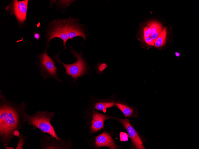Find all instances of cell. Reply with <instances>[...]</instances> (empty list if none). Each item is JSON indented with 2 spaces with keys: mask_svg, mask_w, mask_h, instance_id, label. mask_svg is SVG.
Instances as JSON below:
<instances>
[{
  "mask_svg": "<svg viewBox=\"0 0 199 149\" xmlns=\"http://www.w3.org/2000/svg\"><path fill=\"white\" fill-rule=\"evenodd\" d=\"M0 109V140L6 146L14 136V132L18 131L25 122L24 115L26 108L24 103L16 106L9 103L4 96Z\"/></svg>",
  "mask_w": 199,
  "mask_h": 149,
  "instance_id": "1",
  "label": "cell"
},
{
  "mask_svg": "<svg viewBox=\"0 0 199 149\" xmlns=\"http://www.w3.org/2000/svg\"><path fill=\"white\" fill-rule=\"evenodd\" d=\"M54 117V114L53 112L47 111H38L31 116H29L26 112L24 115L25 122L29 125H32L34 129L38 128L44 133H47L53 138L59 140V138L50 123V121Z\"/></svg>",
  "mask_w": 199,
  "mask_h": 149,
  "instance_id": "2",
  "label": "cell"
},
{
  "mask_svg": "<svg viewBox=\"0 0 199 149\" xmlns=\"http://www.w3.org/2000/svg\"><path fill=\"white\" fill-rule=\"evenodd\" d=\"M70 52L77 58L75 62L66 64L61 62L59 59L58 55L54 57L55 60L62 63L66 70V73L71 76L74 79L84 75L86 72L87 67L86 64L81 55V52L78 53L74 49L70 48Z\"/></svg>",
  "mask_w": 199,
  "mask_h": 149,
  "instance_id": "3",
  "label": "cell"
},
{
  "mask_svg": "<svg viewBox=\"0 0 199 149\" xmlns=\"http://www.w3.org/2000/svg\"><path fill=\"white\" fill-rule=\"evenodd\" d=\"M66 23V19H64L62 20L59 19L55 20L50 23V29L47 37V47H48L49 42L52 39L58 37L63 40L64 49L67 48L66 42L69 39L67 34Z\"/></svg>",
  "mask_w": 199,
  "mask_h": 149,
  "instance_id": "4",
  "label": "cell"
},
{
  "mask_svg": "<svg viewBox=\"0 0 199 149\" xmlns=\"http://www.w3.org/2000/svg\"><path fill=\"white\" fill-rule=\"evenodd\" d=\"M46 49L42 53L40 57V68L44 78L49 77L55 79L58 81H61L57 78L56 73L57 71L55 62L47 54Z\"/></svg>",
  "mask_w": 199,
  "mask_h": 149,
  "instance_id": "5",
  "label": "cell"
},
{
  "mask_svg": "<svg viewBox=\"0 0 199 149\" xmlns=\"http://www.w3.org/2000/svg\"><path fill=\"white\" fill-rule=\"evenodd\" d=\"M28 0L13 1L6 7V10L11 15H14L18 22H24L26 19Z\"/></svg>",
  "mask_w": 199,
  "mask_h": 149,
  "instance_id": "6",
  "label": "cell"
},
{
  "mask_svg": "<svg viewBox=\"0 0 199 149\" xmlns=\"http://www.w3.org/2000/svg\"><path fill=\"white\" fill-rule=\"evenodd\" d=\"M66 25L69 39H71L78 36H81L85 41L86 34L82 25L79 24L77 21L78 20L69 17L66 19Z\"/></svg>",
  "mask_w": 199,
  "mask_h": 149,
  "instance_id": "7",
  "label": "cell"
},
{
  "mask_svg": "<svg viewBox=\"0 0 199 149\" xmlns=\"http://www.w3.org/2000/svg\"><path fill=\"white\" fill-rule=\"evenodd\" d=\"M126 130L132 143L136 149H145L142 141L136 130L131 125L128 119H116Z\"/></svg>",
  "mask_w": 199,
  "mask_h": 149,
  "instance_id": "8",
  "label": "cell"
},
{
  "mask_svg": "<svg viewBox=\"0 0 199 149\" xmlns=\"http://www.w3.org/2000/svg\"><path fill=\"white\" fill-rule=\"evenodd\" d=\"M95 139V145L97 147L105 146L111 149L118 148L112 137L106 131L97 136Z\"/></svg>",
  "mask_w": 199,
  "mask_h": 149,
  "instance_id": "9",
  "label": "cell"
},
{
  "mask_svg": "<svg viewBox=\"0 0 199 149\" xmlns=\"http://www.w3.org/2000/svg\"><path fill=\"white\" fill-rule=\"evenodd\" d=\"M110 118L109 116L94 111L92 114L91 130L92 133L104 129V123L105 121Z\"/></svg>",
  "mask_w": 199,
  "mask_h": 149,
  "instance_id": "10",
  "label": "cell"
},
{
  "mask_svg": "<svg viewBox=\"0 0 199 149\" xmlns=\"http://www.w3.org/2000/svg\"><path fill=\"white\" fill-rule=\"evenodd\" d=\"M147 23L150 27L151 29L149 37L152 39L155 43L162 31V25L156 21H150Z\"/></svg>",
  "mask_w": 199,
  "mask_h": 149,
  "instance_id": "11",
  "label": "cell"
},
{
  "mask_svg": "<svg viewBox=\"0 0 199 149\" xmlns=\"http://www.w3.org/2000/svg\"><path fill=\"white\" fill-rule=\"evenodd\" d=\"M115 101L110 100H101L98 101L94 105V108L102 111L104 112L106 111V109L111 108L115 105Z\"/></svg>",
  "mask_w": 199,
  "mask_h": 149,
  "instance_id": "12",
  "label": "cell"
},
{
  "mask_svg": "<svg viewBox=\"0 0 199 149\" xmlns=\"http://www.w3.org/2000/svg\"><path fill=\"white\" fill-rule=\"evenodd\" d=\"M115 105L122 112L125 117L134 115V110L128 106L119 102L115 103Z\"/></svg>",
  "mask_w": 199,
  "mask_h": 149,
  "instance_id": "13",
  "label": "cell"
},
{
  "mask_svg": "<svg viewBox=\"0 0 199 149\" xmlns=\"http://www.w3.org/2000/svg\"><path fill=\"white\" fill-rule=\"evenodd\" d=\"M167 34V30L164 27L157 38L155 43V46L156 47H159L163 46L165 43Z\"/></svg>",
  "mask_w": 199,
  "mask_h": 149,
  "instance_id": "14",
  "label": "cell"
},
{
  "mask_svg": "<svg viewBox=\"0 0 199 149\" xmlns=\"http://www.w3.org/2000/svg\"><path fill=\"white\" fill-rule=\"evenodd\" d=\"M120 140L121 141H126L128 140V136L125 133L121 132L120 134Z\"/></svg>",
  "mask_w": 199,
  "mask_h": 149,
  "instance_id": "15",
  "label": "cell"
},
{
  "mask_svg": "<svg viewBox=\"0 0 199 149\" xmlns=\"http://www.w3.org/2000/svg\"><path fill=\"white\" fill-rule=\"evenodd\" d=\"M144 40L145 42L149 45L154 46L155 45L154 42L150 37L144 39Z\"/></svg>",
  "mask_w": 199,
  "mask_h": 149,
  "instance_id": "16",
  "label": "cell"
},
{
  "mask_svg": "<svg viewBox=\"0 0 199 149\" xmlns=\"http://www.w3.org/2000/svg\"><path fill=\"white\" fill-rule=\"evenodd\" d=\"M144 39L150 37V34L148 32L147 29L146 27L144 28Z\"/></svg>",
  "mask_w": 199,
  "mask_h": 149,
  "instance_id": "17",
  "label": "cell"
},
{
  "mask_svg": "<svg viewBox=\"0 0 199 149\" xmlns=\"http://www.w3.org/2000/svg\"><path fill=\"white\" fill-rule=\"evenodd\" d=\"M34 36L35 38L37 40H39L40 38V34L38 33H35L34 34Z\"/></svg>",
  "mask_w": 199,
  "mask_h": 149,
  "instance_id": "18",
  "label": "cell"
},
{
  "mask_svg": "<svg viewBox=\"0 0 199 149\" xmlns=\"http://www.w3.org/2000/svg\"><path fill=\"white\" fill-rule=\"evenodd\" d=\"M175 55L177 56L178 57L179 56L180 54L179 53L176 52L175 53Z\"/></svg>",
  "mask_w": 199,
  "mask_h": 149,
  "instance_id": "19",
  "label": "cell"
}]
</instances>
